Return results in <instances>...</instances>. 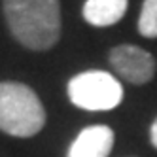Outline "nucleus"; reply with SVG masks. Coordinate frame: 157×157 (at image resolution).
Listing matches in <instances>:
<instances>
[{
    "label": "nucleus",
    "instance_id": "1",
    "mask_svg": "<svg viewBox=\"0 0 157 157\" xmlns=\"http://www.w3.org/2000/svg\"><path fill=\"white\" fill-rule=\"evenodd\" d=\"M4 15L13 38L32 51H48L61 38L59 0H4Z\"/></svg>",
    "mask_w": 157,
    "mask_h": 157
},
{
    "label": "nucleus",
    "instance_id": "2",
    "mask_svg": "<svg viewBox=\"0 0 157 157\" xmlns=\"http://www.w3.org/2000/svg\"><path fill=\"white\" fill-rule=\"evenodd\" d=\"M46 125V110L38 95L25 83H0V131L19 138L38 134Z\"/></svg>",
    "mask_w": 157,
    "mask_h": 157
},
{
    "label": "nucleus",
    "instance_id": "3",
    "mask_svg": "<svg viewBox=\"0 0 157 157\" xmlns=\"http://www.w3.org/2000/svg\"><path fill=\"white\" fill-rule=\"evenodd\" d=\"M68 97L78 108L104 112L119 106L123 87L114 76L104 70H87L68 82Z\"/></svg>",
    "mask_w": 157,
    "mask_h": 157
},
{
    "label": "nucleus",
    "instance_id": "4",
    "mask_svg": "<svg viewBox=\"0 0 157 157\" xmlns=\"http://www.w3.org/2000/svg\"><path fill=\"white\" fill-rule=\"evenodd\" d=\"M110 64L123 80L132 85H144L153 80L157 64L150 51L138 46L121 44L110 51Z\"/></svg>",
    "mask_w": 157,
    "mask_h": 157
},
{
    "label": "nucleus",
    "instance_id": "5",
    "mask_svg": "<svg viewBox=\"0 0 157 157\" xmlns=\"http://www.w3.org/2000/svg\"><path fill=\"white\" fill-rule=\"evenodd\" d=\"M114 131L106 125H91L83 129L72 142L68 157H108L114 148Z\"/></svg>",
    "mask_w": 157,
    "mask_h": 157
},
{
    "label": "nucleus",
    "instance_id": "6",
    "mask_svg": "<svg viewBox=\"0 0 157 157\" xmlns=\"http://www.w3.org/2000/svg\"><path fill=\"white\" fill-rule=\"evenodd\" d=\"M129 0H87L83 4V19L93 27L116 25L125 15Z\"/></svg>",
    "mask_w": 157,
    "mask_h": 157
},
{
    "label": "nucleus",
    "instance_id": "7",
    "mask_svg": "<svg viewBox=\"0 0 157 157\" xmlns=\"http://www.w3.org/2000/svg\"><path fill=\"white\" fill-rule=\"evenodd\" d=\"M138 32L144 38H157V0H144L138 17Z\"/></svg>",
    "mask_w": 157,
    "mask_h": 157
},
{
    "label": "nucleus",
    "instance_id": "8",
    "mask_svg": "<svg viewBox=\"0 0 157 157\" xmlns=\"http://www.w3.org/2000/svg\"><path fill=\"white\" fill-rule=\"evenodd\" d=\"M150 140H151V146L157 150V117L153 119L151 127H150Z\"/></svg>",
    "mask_w": 157,
    "mask_h": 157
}]
</instances>
